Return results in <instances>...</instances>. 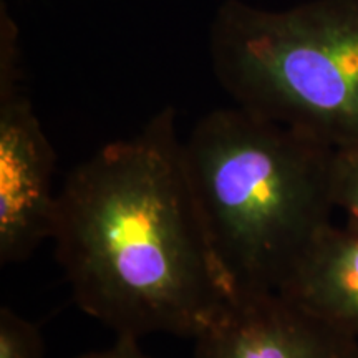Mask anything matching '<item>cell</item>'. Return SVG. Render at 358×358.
I'll list each match as a JSON object with an SVG mask.
<instances>
[{"mask_svg":"<svg viewBox=\"0 0 358 358\" xmlns=\"http://www.w3.org/2000/svg\"><path fill=\"white\" fill-rule=\"evenodd\" d=\"M75 358H151L141 350L140 340L133 337H116L113 345L82 353Z\"/></svg>","mask_w":358,"mask_h":358,"instance_id":"9c48e42d","label":"cell"},{"mask_svg":"<svg viewBox=\"0 0 358 358\" xmlns=\"http://www.w3.org/2000/svg\"><path fill=\"white\" fill-rule=\"evenodd\" d=\"M334 151L239 105L191 129L187 178L232 297L279 292L332 224Z\"/></svg>","mask_w":358,"mask_h":358,"instance_id":"7a4b0ae2","label":"cell"},{"mask_svg":"<svg viewBox=\"0 0 358 358\" xmlns=\"http://www.w3.org/2000/svg\"><path fill=\"white\" fill-rule=\"evenodd\" d=\"M55 151L25 90L20 27L0 2V262L25 261L52 239Z\"/></svg>","mask_w":358,"mask_h":358,"instance_id":"277c9868","label":"cell"},{"mask_svg":"<svg viewBox=\"0 0 358 358\" xmlns=\"http://www.w3.org/2000/svg\"><path fill=\"white\" fill-rule=\"evenodd\" d=\"M0 358H45L38 327L12 308H0Z\"/></svg>","mask_w":358,"mask_h":358,"instance_id":"52a82bcc","label":"cell"},{"mask_svg":"<svg viewBox=\"0 0 358 358\" xmlns=\"http://www.w3.org/2000/svg\"><path fill=\"white\" fill-rule=\"evenodd\" d=\"M194 358H358V338L279 292L241 294L194 338Z\"/></svg>","mask_w":358,"mask_h":358,"instance_id":"5b68a950","label":"cell"},{"mask_svg":"<svg viewBox=\"0 0 358 358\" xmlns=\"http://www.w3.org/2000/svg\"><path fill=\"white\" fill-rule=\"evenodd\" d=\"M209 55L236 105L332 148L358 141V0H224Z\"/></svg>","mask_w":358,"mask_h":358,"instance_id":"3957f363","label":"cell"},{"mask_svg":"<svg viewBox=\"0 0 358 358\" xmlns=\"http://www.w3.org/2000/svg\"><path fill=\"white\" fill-rule=\"evenodd\" d=\"M279 294L358 338V227L327 226L295 264Z\"/></svg>","mask_w":358,"mask_h":358,"instance_id":"8992f818","label":"cell"},{"mask_svg":"<svg viewBox=\"0 0 358 358\" xmlns=\"http://www.w3.org/2000/svg\"><path fill=\"white\" fill-rule=\"evenodd\" d=\"M334 201L345 213L347 224L358 227V141L335 148Z\"/></svg>","mask_w":358,"mask_h":358,"instance_id":"ba28073f","label":"cell"},{"mask_svg":"<svg viewBox=\"0 0 358 358\" xmlns=\"http://www.w3.org/2000/svg\"><path fill=\"white\" fill-rule=\"evenodd\" d=\"M52 241L77 306L116 337L194 340L232 299L171 106L70 173Z\"/></svg>","mask_w":358,"mask_h":358,"instance_id":"6da1fadb","label":"cell"}]
</instances>
